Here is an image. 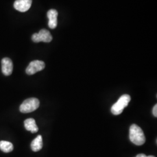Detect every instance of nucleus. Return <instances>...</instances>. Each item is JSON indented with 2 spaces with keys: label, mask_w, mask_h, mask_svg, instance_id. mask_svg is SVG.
Segmentation results:
<instances>
[{
  "label": "nucleus",
  "mask_w": 157,
  "mask_h": 157,
  "mask_svg": "<svg viewBox=\"0 0 157 157\" xmlns=\"http://www.w3.org/2000/svg\"><path fill=\"white\" fill-rule=\"evenodd\" d=\"M2 72L5 76H10L13 71V63L9 58H4L1 61Z\"/></svg>",
  "instance_id": "obj_7"
},
{
  "label": "nucleus",
  "mask_w": 157,
  "mask_h": 157,
  "mask_svg": "<svg viewBox=\"0 0 157 157\" xmlns=\"http://www.w3.org/2000/svg\"><path fill=\"white\" fill-rule=\"evenodd\" d=\"M32 39L34 43H39L41 41L50 43L52 40V36L48 30L42 29L38 33L33 34L32 37Z\"/></svg>",
  "instance_id": "obj_4"
},
{
  "label": "nucleus",
  "mask_w": 157,
  "mask_h": 157,
  "mask_svg": "<svg viewBox=\"0 0 157 157\" xmlns=\"http://www.w3.org/2000/svg\"><path fill=\"white\" fill-rule=\"evenodd\" d=\"M43 147V138L41 135L37 136V137L32 141L31 143V148L34 152L40 151Z\"/></svg>",
  "instance_id": "obj_10"
},
{
  "label": "nucleus",
  "mask_w": 157,
  "mask_h": 157,
  "mask_svg": "<svg viewBox=\"0 0 157 157\" xmlns=\"http://www.w3.org/2000/svg\"><path fill=\"white\" fill-rule=\"evenodd\" d=\"M136 157H154V156H153V155H149V156H147L145 154H138L137 156Z\"/></svg>",
  "instance_id": "obj_13"
},
{
  "label": "nucleus",
  "mask_w": 157,
  "mask_h": 157,
  "mask_svg": "<svg viewBox=\"0 0 157 157\" xmlns=\"http://www.w3.org/2000/svg\"><path fill=\"white\" fill-rule=\"evenodd\" d=\"M32 0H16L13 4L14 8L18 11L25 12L31 7Z\"/></svg>",
  "instance_id": "obj_6"
},
{
  "label": "nucleus",
  "mask_w": 157,
  "mask_h": 157,
  "mask_svg": "<svg viewBox=\"0 0 157 157\" xmlns=\"http://www.w3.org/2000/svg\"><path fill=\"white\" fill-rule=\"evenodd\" d=\"M25 128L28 131H30L32 133H34L38 132L39 128L36 124L35 120L33 118H29L24 122Z\"/></svg>",
  "instance_id": "obj_9"
},
{
  "label": "nucleus",
  "mask_w": 157,
  "mask_h": 157,
  "mask_svg": "<svg viewBox=\"0 0 157 157\" xmlns=\"http://www.w3.org/2000/svg\"><path fill=\"white\" fill-rule=\"evenodd\" d=\"M58 12L56 10L51 9L47 12V17L49 19L48 26L51 29H55L57 26Z\"/></svg>",
  "instance_id": "obj_8"
},
{
  "label": "nucleus",
  "mask_w": 157,
  "mask_h": 157,
  "mask_svg": "<svg viewBox=\"0 0 157 157\" xmlns=\"http://www.w3.org/2000/svg\"><path fill=\"white\" fill-rule=\"evenodd\" d=\"M40 105V101L36 98H30L23 101L19 110L22 113H30L36 110Z\"/></svg>",
  "instance_id": "obj_3"
},
{
  "label": "nucleus",
  "mask_w": 157,
  "mask_h": 157,
  "mask_svg": "<svg viewBox=\"0 0 157 157\" xmlns=\"http://www.w3.org/2000/svg\"><path fill=\"white\" fill-rule=\"evenodd\" d=\"M0 150L6 153H8L12 151L13 150V146L11 142L6 141H0Z\"/></svg>",
  "instance_id": "obj_11"
},
{
  "label": "nucleus",
  "mask_w": 157,
  "mask_h": 157,
  "mask_svg": "<svg viewBox=\"0 0 157 157\" xmlns=\"http://www.w3.org/2000/svg\"><path fill=\"white\" fill-rule=\"evenodd\" d=\"M129 139L135 145L141 146L146 142V137L140 127L133 124L131 125L129 130Z\"/></svg>",
  "instance_id": "obj_1"
},
{
  "label": "nucleus",
  "mask_w": 157,
  "mask_h": 157,
  "mask_svg": "<svg viewBox=\"0 0 157 157\" xmlns=\"http://www.w3.org/2000/svg\"><path fill=\"white\" fill-rule=\"evenodd\" d=\"M152 113H153V115L154 117H157V105L155 104V106L153 108V109H152Z\"/></svg>",
  "instance_id": "obj_12"
},
{
  "label": "nucleus",
  "mask_w": 157,
  "mask_h": 157,
  "mask_svg": "<svg viewBox=\"0 0 157 157\" xmlns=\"http://www.w3.org/2000/svg\"><path fill=\"white\" fill-rule=\"evenodd\" d=\"M131 97L128 94L122 95L118 101L112 105L111 112L115 115H118L123 112L124 108L127 107L130 101Z\"/></svg>",
  "instance_id": "obj_2"
},
{
  "label": "nucleus",
  "mask_w": 157,
  "mask_h": 157,
  "mask_svg": "<svg viewBox=\"0 0 157 157\" xmlns=\"http://www.w3.org/2000/svg\"><path fill=\"white\" fill-rule=\"evenodd\" d=\"M45 63L39 60H35L29 63L26 69V72L29 75H32L43 70L45 67Z\"/></svg>",
  "instance_id": "obj_5"
}]
</instances>
